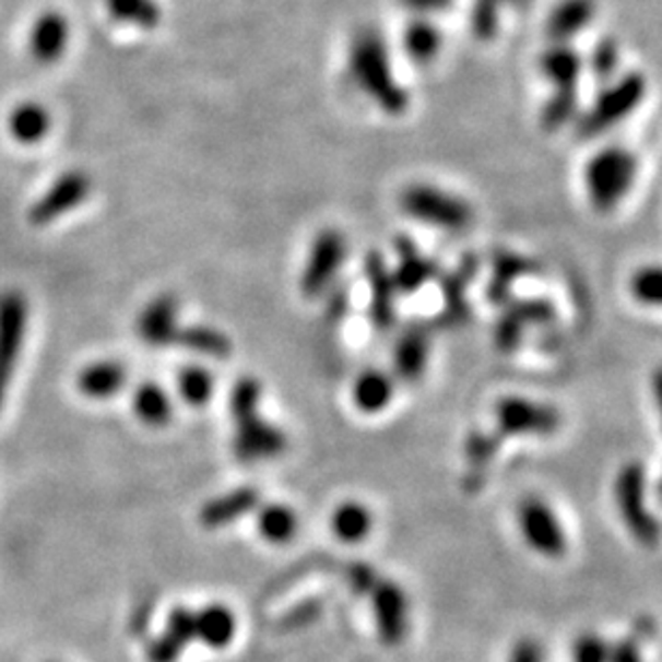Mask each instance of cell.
I'll use <instances>...</instances> for the list:
<instances>
[{"mask_svg":"<svg viewBox=\"0 0 662 662\" xmlns=\"http://www.w3.org/2000/svg\"><path fill=\"white\" fill-rule=\"evenodd\" d=\"M263 383L257 377H241L230 390L233 452L241 463L271 461L286 452V433L267 422L261 413Z\"/></svg>","mask_w":662,"mask_h":662,"instance_id":"1","label":"cell"},{"mask_svg":"<svg viewBox=\"0 0 662 662\" xmlns=\"http://www.w3.org/2000/svg\"><path fill=\"white\" fill-rule=\"evenodd\" d=\"M351 73L357 84L388 115H402L409 106V95L392 73L390 55L383 37L375 28H362L351 42Z\"/></svg>","mask_w":662,"mask_h":662,"instance_id":"2","label":"cell"},{"mask_svg":"<svg viewBox=\"0 0 662 662\" xmlns=\"http://www.w3.org/2000/svg\"><path fill=\"white\" fill-rule=\"evenodd\" d=\"M639 170L637 157L622 146H606L598 151L586 166V186L592 204L606 213L619 204L635 184Z\"/></svg>","mask_w":662,"mask_h":662,"instance_id":"3","label":"cell"},{"mask_svg":"<svg viewBox=\"0 0 662 662\" xmlns=\"http://www.w3.org/2000/svg\"><path fill=\"white\" fill-rule=\"evenodd\" d=\"M615 504L633 537L652 548L661 542V521L648 508V477L641 463L624 464L615 480Z\"/></svg>","mask_w":662,"mask_h":662,"instance_id":"4","label":"cell"},{"mask_svg":"<svg viewBox=\"0 0 662 662\" xmlns=\"http://www.w3.org/2000/svg\"><path fill=\"white\" fill-rule=\"evenodd\" d=\"M402 211L424 224L448 233H463L473 222V206L435 186H409L400 194Z\"/></svg>","mask_w":662,"mask_h":662,"instance_id":"5","label":"cell"},{"mask_svg":"<svg viewBox=\"0 0 662 662\" xmlns=\"http://www.w3.org/2000/svg\"><path fill=\"white\" fill-rule=\"evenodd\" d=\"M646 91H648V82L643 73L637 71H630L619 80L611 82L598 95L592 110L579 121V133L583 138H594L598 133L611 130L613 126H617L639 108V104L646 97Z\"/></svg>","mask_w":662,"mask_h":662,"instance_id":"6","label":"cell"},{"mask_svg":"<svg viewBox=\"0 0 662 662\" xmlns=\"http://www.w3.org/2000/svg\"><path fill=\"white\" fill-rule=\"evenodd\" d=\"M28 331V302L20 291L0 293V411Z\"/></svg>","mask_w":662,"mask_h":662,"instance_id":"7","label":"cell"},{"mask_svg":"<svg viewBox=\"0 0 662 662\" xmlns=\"http://www.w3.org/2000/svg\"><path fill=\"white\" fill-rule=\"evenodd\" d=\"M499 435L512 437H548L561 426V415L555 406L533 402L528 398H504L495 406Z\"/></svg>","mask_w":662,"mask_h":662,"instance_id":"8","label":"cell"},{"mask_svg":"<svg viewBox=\"0 0 662 662\" xmlns=\"http://www.w3.org/2000/svg\"><path fill=\"white\" fill-rule=\"evenodd\" d=\"M346 259V239L340 230L328 228L317 235L310 246L306 265L302 271V293L306 297H319L335 282L338 271Z\"/></svg>","mask_w":662,"mask_h":662,"instance_id":"9","label":"cell"},{"mask_svg":"<svg viewBox=\"0 0 662 662\" xmlns=\"http://www.w3.org/2000/svg\"><path fill=\"white\" fill-rule=\"evenodd\" d=\"M91 177L84 170H67L28 209L33 226H48L80 206L91 194Z\"/></svg>","mask_w":662,"mask_h":662,"instance_id":"10","label":"cell"},{"mask_svg":"<svg viewBox=\"0 0 662 662\" xmlns=\"http://www.w3.org/2000/svg\"><path fill=\"white\" fill-rule=\"evenodd\" d=\"M519 528L531 548L544 557L557 559L568 548L557 515L537 497H528L519 506Z\"/></svg>","mask_w":662,"mask_h":662,"instance_id":"11","label":"cell"},{"mask_svg":"<svg viewBox=\"0 0 662 662\" xmlns=\"http://www.w3.org/2000/svg\"><path fill=\"white\" fill-rule=\"evenodd\" d=\"M364 271L370 288V321L379 331H390L397 323V284L392 269L379 252L366 257Z\"/></svg>","mask_w":662,"mask_h":662,"instance_id":"12","label":"cell"},{"mask_svg":"<svg viewBox=\"0 0 662 662\" xmlns=\"http://www.w3.org/2000/svg\"><path fill=\"white\" fill-rule=\"evenodd\" d=\"M181 330L179 323V299L175 295L153 297L138 315L135 333L138 338L155 348L175 344V338Z\"/></svg>","mask_w":662,"mask_h":662,"instance_id":"13","label":"cell"},{"mask_svg":"<svg viewBox=\"0 0 662 662\" xmlns=\"http://www.w3.org/2000/svg\"><path fill=\"white\" fill-rule=\"evenodd\" d=\"M373 606L381 639L388 646H400L409 630V602L402 588L392 581H379L373 590Z\"/></svg>","mask_w":662,"mask_h":662,"instance_id":"14","label":"cell"},{"mask_svg":"<svg viewBox=\"0 0 662 662\" xmlns=\"http://www.w3.org/2000/svg\"><path fill=\"white\" fill-rule=\"evenodd\" d=\"M433 333L424 323H413L400 333L394 348V370L404 383L422 379L430 357Z\"/></svg>","mask_w":662,"mask_h":662,"instance_id":"15","label":"cell"},{"mask_svg":"<svg viewBox=\"0 0 662 662\" xmlns=\"http://www.w3.org/2000/svg\"><path fill=\"white\" fill-rule=\"evenodd\" d=\"M67 42H69V24L67 17L59 11H46L42 13L28 33V50L31 57L42 63L50 66L61 59L66 52Z\"/></svg>","mask_w":662,"mask_h":662,"instance_id":"16","label":"cell"},{"mask_svg":"<svg viewBox=\"0 0 662 662\" xmlns=\"http://www.w3.org/2000/svg\"><path fill=\"white\" fill-rule=\"evenodd\" d=\"M261 501V493L255 486H239L224 493L200 508V525L206 530H220L233 525L237 519L250 515Z\"/></svg>","mask_w":662,"mask_h":662,"instance_id":"17","label":"cell"},{"mask_svg":"<svg viewBox=\"0 0 662 662\" xmlns=\"http://www.w3.org/2000/svg\"><path fill=\"white\" fill-rule=\"evenodd\" d=\"M397 255L400 263L392 271V275L398 293H415L439 275V263L435 259L424 257L409 237H398Z\"/></svg>","mask_w":662,"mask_h":662,"instance_id":"18","label":"cell"},{"mask_svg":"<svg viewBox=\"0 0 662 662\" xmlns=\"http://www.w3.org/2000/svg\"><path fill=\"white\" fill-rule=\"evenodd\" d=\"M475 271H477V259L464 257L459 267L441 280V293H444L441 323L446 328H459L469 319L466 288L475 277Z\"/></svg>","mask_w":662,"mask_h":662,"instance_id":"19","label":"cell"},{"mask_svg":"<svg viewBox=\"0 0 662 662\" xmlns=\"http://www.w3.org/2000/svg\"><path fill=\"white\" fill-rule=\"evenodd\" d=\"M128 383V368L117 359H99L84 366L78 375L80 394L93 400H106L119 394Z\"/></svg>","mask_w":662,"mask_h":662,"instance_id":"20","label":"cell"},{"mask_svg":"<svg viewBox=\"0 0 662 662\" xmlns=\"http://www.w3.org/2000/svg\"><path fill=\"white\" fill-rule=\"evenodd\" d=\"M596 15L594 0H561L546 20V35L555 44H568L592 24Z\"/></svg>","mask_w":662,"mask_h":662,"instance_id":"21","label":"cell"},{"mask_svg":"<svg viewBox=\"0 0 662 662\" xmlns=\"http://www.w3.org/2000/svg\"><path fill=\"white\" fill-rule=\"evenodd\" d=\"M540 69L555 88H577L583 73V59L572 46L553 44L540 57Z\"/></svg>","mask_w":662,"mask_h":662,"instance_id":"22","label":"cell"},{"mask_svg":"<svg viewBox=\"0 0 662 662\" xmlns=\"http://www.w3.org/2000/svg\"><path fill=\"white\" fill-rule=\"evenodd\" d=\"M392 398H394V381L383 370H366L357 377L353 386V402L366 415L386 411Z\"/></svg>","mask_w":662,"mask_h":662,"instance_id":"23","label":"cell"},{"mask_svg":"<svg viewBox=\"0 0 662 662\" xmlns=\"http://www.w3.org/2000/svg\"><path fill=\"white\" fill-rule=\"evenodd\" d=\"M175 344L209 359H228L233 355V340L211 326H181Z\"/></svg>","mask_w":662,"mask_h":662,"instance_id":"24","label":"cell"},{"mask_svg":"<svg viewBox=\"0 0 662 662\" xmlns=\"http://www.w3.org/2000/svg\"><path fill=\"white\" fill-rule=\"evenodd\" d=\"M50 113L37 102H24L9 115V132L20 144H39L50 132Z\"/></svg>","mask_w":662,"mask_h":662,"instance_id":"25","label":"cell"},{"mask_svg":"<svg viewBox=\"0 0 662 662\" xmlns=\"http://www.w3.org/2000/svg\"><path fill=\"white\" fill-rule=\"evenodd\" d=\"M133 413L135 417L153 428H162L173 419V402L166 390L157 383H142L133 392Z\"/></svg>","mask_w":662,"mask_h":662,"instance_id":"26","label":"cell"},{"mask_svg":"<svg viewBox=\"0 0 662 662\" xmlns=\"http://www.w3.org/2000/svg\"><path fill=\"white\" fill-rule=\"evenodd\" d=\"M197 622H199L200 641L213 650L226 648L233 641L235 630H237L233 611L222 604L204 606L197 613Z\"/></svg>","mask_w":662,"mask_h":662,"instance_id":"27","label":"cell"},{"mask_svg":"<svg viewBox=\"0 0 662 662\" xmlns=\"http://www.w3.org/2000/svg\"><path fill=\"white\" fill-rule=\"evenodd\" d=\"M331 530L342 542L357 544L373 530V515L364 504L346 501L333 512Z\"/></svg>","mask_w":662,"mask_h":662,"instance_id":"28","label":"cell"},{"mask_svg":"<svg viewBox=\"0 0 662 662\" xmlns=\"http://www.w3.org/2000/svg\"><path fill=\"white\" fill-rule=\"evenodd\" d=\"M441 31L428 20H415L404 31V50L411 61L430 63L441 50Z\"/></svg>","mask_w":662,"mask_h":662,"instance_id":"29","label":"cell"},{"mask_svg":"<svg viewBox=\"0 0 662 662\" xmlns=\"http://www.w3.org/2000/svg\"><path fill=\"white\" fill-rule=\"evenodd\" d=\"M530 271H533L530 261H525L517 255L497 257L495 269H493V280L488 284V299L493 304H506L510 299L515 282Z\"/></svg>","mask_w":662,"mask_h":662,"instance_id":"30","label":"cell"},{"mask_svg":"<svg viewBox=\"0 0 662 662\" xmlns=\"http://www.w3.org/2000/svg\"><path fill=\"white\" fill-rule=\"evenodd\" d=\"M299 530L297 515L282 504H269L259 512V531L273 544H286Z\"/></svg>","mask_w":662,"mask_h":662,"instance_id":"31","label":"cell"},{"mask_svg":"<svg viewBox=\"0 0 662 662\" xmlns=\"http://www.w3.org/2000/svg\"><path fill=\"white\" fill-rule=\"evenodd\" d=\"M106 7L115 20L121 24H132L138 28H155L159 24L162 11L155 0H106Z\"/></svg>","mask_w":662,"mask_h":662,"instance_id":"32","label":"cell"},{"mask_svg":"<svg viewBox=\"0 0 662 662\" xmlns=\"http://www.w3.org/2000/svg\"><path fill=\"white\" fill-rule=\"evenodd\" d=\"M579 113L577 88H555L551 99L542 108V126L548 132H557L568 126Z\"/></svg>","mask_w":662,"mask_h":662,"instance_id":"33","label":"cell"},{"mask_svg":"<svg viewBox=\"0 0 662 662\" xmlns=\"http://www.w3.org/2000/svg\"><path fill=\"white\" fill-rule=\"evenodd\" d=\"M179 392L190 406H204L211 402L215 392L213 373L200 366H188L179 373Z\"/></svg>","mask_w":662,"mask_h":662,"instance_id":"34","label":"cell"},{"mask_svg":"<svg viewBox=\"0 0 662 662\" xmlns=\"http://www.w3.org/2000/svg\"><path fill=\"white\" fill-rule=\"evenodd\" d=\"M499 446H501V435L499 433H482V430L471 433L464 441V457L471 464V471L482 473L495 459Z\"/></svg>","mask_w":662,"mask_h":662,"instance_id":"35","label":"cell"},{"mask_svg":"<svg viewBox=\"0 0 662 662\" xmlns=\"http://www.w3.org/2000/svg\"><path fill=\"white\" fill-rule=\"evenodd\" d=\"M630 293L637 302L662 308V267H641L630 277Z\"/></svg>","mask_w":662,"mask_h":662,"instance_id":"36","label":"cell"},{"mask_svg":"<svg viewBox=\"0 0 662 662\" xmlns=\"http://www.w3.org/2000/svg\"><path fill=\"white\" fill-rule=\"evenodd\" d=\"M499 0H473L471 31L477 39H493L499 31Z\"/></svg>","mask_w":662,"mask_h":662,"instance_id":"37","label":"cell"},{"mask_svg":"<svg viewBox=\"0 0 662 662\" xmlns=\"http://www.w3.org/2000/svg\"><path fill=\"white\" fill-rule=\"evenodd\" d=\"M619 67V46L617 42H613L611 37L600 39L592 55H590V69L594 73L596 80L608 82L613 78V73Z\"/></svg>","mask_w":662,"mask_h":662,"instance_id":"38","label":"cell"},{"mask_svg":"<svg viewBox=\"0 0 662 662\" xmlns=\"http://www.w3.org/2000/svg\"><path fill=\"white\" fill-rule=\"evenodd\" d=\"M166 633L173 635L179 643L188 646L194 639H199V622H197V613L179 606L168 615V624H166Z\"/></svg>","mask_w":662,"mask_h":662,"instance_id":"39","label":"cell"},{"mask_svg":"<svg viewBox=\"0 0 662 662\" xmlns=\"http://www.w3.org/2000/svg\"><path fill=\"white\" fill-rule=\"evenodd\" d=\"M523 326H544V323H551L555 312H553V306L544 299H528V302H515L510 308H508Z\"/></svg>","mask_w":662,"mask_h":662,"instance_id":"40","label":"cell"},{"mask_svg":"<svg viewBox=\"0 0 662 662\" xmlns=\"http://www.w3.org/2000/svg\"><path fill=\"white\" fill-rule=\"evenodd\" d=\"M611 646L598 635H583L575 643V662H608Z\"/></svg>","mask_w":662,"mask_h":662,"instance_id":"41","label":"cell"},{"mask_svg":"<svg viewBox=\"0 0 662 662\" xmlns=\"http://www.w3.org/2000/svg\"><path fill=\"white\" fill-rule=\"evenodd\" d=\"M346 579H348L351 590H353L357 596H368V594H373V590H375L377 583L381 581V579L377 577L375 568L368 566V564H362V561H355V564L348 566Z\"/></svg>","mask_w":662,"mask_h":662,"instance_id":"42","label":"cell"},{"mask_svg":"<svg viewBox=\"0 0 662 662\" xmlns=\"http://www.w3.org/2000/svg\"><path fill=\"white\" fill-rule=\"evenodd\" d=\"M523 323L508 310L501 319H499V323H497V328H495V342H497V346L501 348V351H515L517 346H519V342H521V338H523Z\"/></svg>","mask_w":662,"mask_h":662,"instance_id":"43","label":"cell"},{"mask_svg":"<svg viewBox=\"0 0 662 662\" xmlns=\"http://www.w3.org/2000/svg\"><path fill=\"white\" fill-rule=\"evenodd\" d=\"M184 643H179L173 635L164 633L162 637L153 639L149 646H146V659L149 662H177L181 652H184Z\"/></svg>","mask_w":662,"mask_h":662,"instance_id":"44","label":"cell"},{"mask_svg":"<svg viewBox=\"0 0 662 662\" xmlns=\"http://www.w3.org/2000/svg\"><path fill=\"white\" fill-rule=\"evenodd\" d=\"M608 662H643L641 650H639V641L635 637H630V639H624V641L611 646Z\"/></svg>","mask_w":662,"mask_h":662,"instance_id":"45","label":"cell"},{"mask_svg":"<svg viewBox=\"0 0 662 662\" xmlns=\"http://www.w3.org/2000/svg\"><path fill=\"white\" fill-rule=\"evenodd\" d=\"M510 662H544V652L542 646L533 639H523L515 646Z\"/></svg>","mask_w":662,"mask_h":662,"instance_id":"46","label":"cell"},{"mask_svg":"<svg viewBox=\"0 0 662 662\" xmlns=\"http://www.w3.org/2000/svg\"><path fill=\"white\" fill-rule=\"evenodd\" d=\"M400 2L417 13H439L454 4V0H400Z\"/></svg>","mask_w":662,"mask_h":662,"instance_id":"47","label":"cell"},{"mask_svg":"<svg viewBox=\"0 0 662 662\" xmlns=\"http://www.w3.org/2000/svg\"><path fill=\"white\" fill-rule=\"evenodd\" d=\"M346 310H348V293L344 288H335L328 304V315H331V319L340 321L346 315Z\"/></svg>","mask_w":662,"mask_h":662,"instance_id":"48","label":"cell"},{"mask_svg":"<svg viewBox=\"0 0 662 662\" xmlns=\"http://www.w3.org/2000/svg\"><path fill=\"white\" fill-rule=\"evenodd\" d=\"M652 394H654V402L659 406L662 424V368L654 370V375H652Z\"/></svg>","mask_w":662,"mask_h":662,"instance_id":"49","label":"cell"},{"mask_svg":"<svg viewBox=\"0 0 662 662\" xmlns=\"http://www.w3.org/2000/svg\"><path fill=\"white\" fill-rule=\"evenodd\" d=\"M499 2H506V4H512V7H519V9H523V7H528L531 0H499Z\"/></svg>","mask_w":662,"mask_h":662,"instance_id":"50","label":"cell"},{"mask_svg":"<svg viewBox=\"0 0 662 662\" xmlns=\"http://www.w3.org/2000/svg\"><path fill=\"white\" fill-rule=\"evenodd\" d=\"M657 495H659V501L662 504V477L661 482H659V488H657Z\"/></svg>","mask_w":662,"mask_h":662,"instance_id":"51","label":"cell"}]
</instances>
